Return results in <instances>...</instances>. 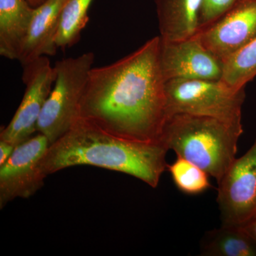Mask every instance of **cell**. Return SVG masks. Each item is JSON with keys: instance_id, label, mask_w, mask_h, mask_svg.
Listing matches in <instances>:
<instances>
[{"instance_id": "cell-16", "label": "cell", "mask_w": 256, "mask_h": 256, "mask_svg": "<svg viewBox=\"0 0 256 256\" xmlns=\"http://www.w3.org/2000/svg\"><path fill=\"white\" fill-rule=\"evenodd\" d=\"M256 76V38L224 62L222 80L235 89L245 88Z\"/></svg>"}, {"instance_id": "cell-2", "label": "cell", "mask_w": 256, "mask_h": 256, "mask_svg": "<svg viewBox=\"0 0 256 256\" xmlns=\"http://www.w3.org/2000/svg\"><path fill=\"white\" fill-rule=\"evenodd\" d=\"M168 151L162 142L124 139L78 118L50 146L40 165L46 176L70 166L90 165L130 175L156 188L168 169Z\"/></svg>"}, {"instance_id": "cell-20", "label": "cell", "mask_w": 256, "mask_h": 256, "mask_svg": "<svg viewBox=\"0 0 256 256\" xmlns=\"http://www.w3.org/2000/svg\"><path fill=\"white\" fill-rule=\"evenodd\" d=\"M15 146L4 141L0 140V166L4 164L12 154Z\"/></svg>"}, {"instance_id": "cell-12", "label": "cell", "mask_w": 256, "mask_h": 256, "mask_svg": "<svg viewBox=\"0 0 256 256\" xmlns=\"http://www.w3.org/2000/svg\"><path fill=\"white\" fill-rule=\"evenodd\" d=\"M34 8L26 0H0V54L18 60L28 38Z\"/></svg>"}, {"instance_id": "cell-6", "label": "cell", "mask_w": 256, "mask_h": 256, "mask_svg": "<svg viewBox=\"0 0 256 256\" xmlns=\"http://www.w3.org/2000/svg\"><path fill=\"white\" fill-rule=\"evenodd\" d=\"M22 100L8 126L2 130L0 140L16 146L37 132V124L48 98L56 73L47 56H42L24 66Z\"/></svg>"}, {"instance_id": "cell-14", "label": "cell", "mask_w": 256, "mask_h": 256, "mask_svg": "<svg viewBox=\"0 0 256 256\" xmlns=\"http://www.w3.org/2000/svg\"><path fill=\"white\" fill-rule=\"evenodd\" d=\"M203 256H256V244L238 226H220L200 240Z\"/></svg>"}, {"instance_id": "cell-1", "label": "cell", "mask_w": 256, "mask_h": 256, "mask_svg": "<svg viewBox=\"0 0 256 256\" xmlns=\"http://www.w3.org/2000/svg\"><path fill=\"white\" fill-rule=\"evenodd\" d=\"M160 36L109 65L92 68L78 118L138 142H161L166 120Z\"/></svg>"}, {"instance_id": "cell-3", "label": "cell", "mask_w": 256, "mask_h": 256, "mask_svg": "<svg viewBox=\"0 0 256 256\" xmlns=\"http://www.w3.org/2000/svg\"><path fill=\"white\" fill-rule=\"evenodd\" d=\"M242 120L174 114L165 120L161 142L220 183L236 158Z\"/></svg>"}, {"instance_id": "cell-8", "label": "cell", "mask_w": 256, "mask_h": 256, "mask_svg": "<svg viewBox=\"0 0 256 256\" xmlns=\"http://www.w3.org/2000/svg\"><path fill=\"white\" fill-rule=\"evenodd\" d=\"M218 185L222 225H240L256 214V138L246 154L236 158Z\"/></svg>"}, {"instance_id": "cell-13", "label": "cell", "mask_w": 256, "mask_h": 256, "mask_svg": "<svg viewBox=\"0 0 256 256\" xmlns=\"http://www.w3.org/2000/svg\"><path fill=\"white\" fill-rule=\"evenodd\" d=\"M203 0H156L160 38L178 41L198 33Z\"/></svg>"}, {"instance_id": "cell-7", "label": "cell", "mask_w": 256, "mask_h": 256, "mask_svg": "<svg viewBox=\"0 0 256 256\" xmlns=\"http://www.w3.org/2000/svg\"><path fill=\"white\" fill-rule=\"evenodd\" d=\"M48 148V139L41 133L15 146L0 166V208L15 198H30L44 186L46 176L40 164Z\"/></svg>"}, {"instance_id": "cell-17", "label": "cell", "mask_w": 256, "mask_h": 256, "mask_svg": "<svg viewBox=\"0 0 256 256\" xmlns=\"http://www.w3.org/2000/svg\"><path fill=\"white\" fill-rule=\"evenodd\" d=\"M173 182L183 193L196 195L212 188L208 175L206 172L191 162L178 156L172 164H168Z\"/></svg>"}, {"instance_id": "cell-4", "label": "cell", "mask_w": 256, "mask_h": 256, "mask_svg": "<svg viewBox=\"0 0 256 256\" xmlns=\"http://www.w3.org/2000/svg\"><path fill=\"white\" fill-rule=\"evenodd\" d=\"M94 60V54L87 52L56 63L54 84L37 124V132L46 136L50 146L78 119L79 105Z\"/></svg>"}, {"instance_id": "cell-19", "label": "cell", "mask_w": 256, "mask_h": 256, "mask_svg": "<svg viewBox=\"0 0 256 256\" xmlns=\"http://www.w3.org/2000/svg\"><path fill=\"white\" fill-rule=\"evenodd\" d=\"M244 232L249 236L256 244V214L249 220L238 225Z\"/></svg>"}, {"instance_id": "cell-9", "label": "cell", "mask_w": 256, "mask_h": 256, "mask_svg": "<svg viewBox=\"0 0 256 256\" xmlns=\"http://www.w3.org/2000/svg\"><path fill=\"white\" fill-rule=\"evenodd\" d=\"M160 60L165 82L218 80L223 76L224 62L205 46L198 34L178 41L161 40Z\"/></svg>"}, {"instance_id": "cell-21", "label": "cell", "mask_w": 256, "mask_h": 256, "mask_svg": "<svg viewBox=\"0 0 256 256\" xmlns=\"http://www.w3.org/2000/svg\"><path fill=\"white\" fill-rule=\"evenodd\" d=\"M28 3H30V5L33 8H37V6H40L42 4H43L44 2H46V0H26Z\"/></svg>"}, {"instance_id": "cell-5", "label": "cell", "mask_w": 256, "mask_h": 256, "mask_svg": "<svg viewBox=\"0 0 256 256\" xmlns=\"http://www.w3.org/2000/svg\"><path fill=\"white\" fill-rule=\"evenodd\" d=\"M166 118L174 114L242 120L245 88L235 90L222 80L173 79L165 82Z\"/></svg>"}, {"instance_id": "cell-18", "label": "cell", "mask_w": 256, "mask_h": 256, "mask_svg": "<svg viewBox=\"0 0 256 256\" xmlns=\"http://www.w3.org/2000/svg\"><path fill=\"white\" fill-rule=\"evenodd\" d=\"M238 2V0H203L198 32L218 21Z\"/></svg>"}, {"instance_id": "cell-10", "label": "cell", "mask_w": 256, "mask_h": 256, "mask_svg": "<svg viewBox=\"0 0 256 256\" xmlns=\"http://www.w3.org/2000/svg\"><path fill=\"white\" fill-rule=\"evenodd\" d=\"M197 34L225 62L256 38V0H238L218 21Z\"/></svg>"}, {"instance_id": "cell-15", "label": "cell", "mask_w": 256, "mask_h": 256, "mask_svg": "<svg viewBox=\"0 0 256 256\" xmlns=\"http://www.w3.org/2000/svg\"><path fill=\"white\" fill-rule=\"evenodd\" d=\"M92 0H69L62 13L56 43L58 48H66L78 42L86 26L89 8Z\"/></svg>"}, {"instance_id": "cell-11", "label": "cell", "mask_w": 256, "mask_h": 256, "mask_svg": "<svg viewBox=\"0 0 256 256\" xmlns=\"http://www.w3.org/2000/svg\"><path fill=\"white\" fill-rule=\"evenodd\" d=\"M69 0H46L34 8L30 31L18 62L26 65L42 56H54L62 13Z\"/></svg>"}]
</instances>
